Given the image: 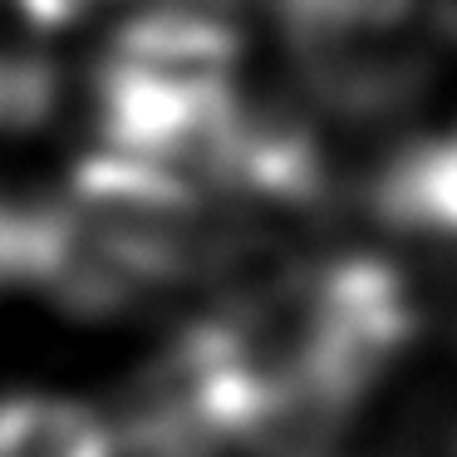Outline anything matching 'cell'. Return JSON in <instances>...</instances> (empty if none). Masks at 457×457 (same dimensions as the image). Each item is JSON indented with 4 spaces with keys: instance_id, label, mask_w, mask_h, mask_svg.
Masks as SVG:
<instances>
[{
    "instance_id": "6da1fadb",
    "label": "cell",
    "mask_w": 457,
    "mask_h": 457,
    "mask_svg": "<svg viewBox=\"0 0 457 457\" xmlns=\"http://www.w3.org/2000/svg\"><path fill=\"white\" fill-rule=\"evenodd\" d=\"M237 30L207 5H158L129 21L94 74L104 143L119 158L197 172L237 104Z\"/></svg>"
},
{
    "instance_id": "7a4b0ae2",
    "label": "cell",
    "mask_w": 457,
    "mask_h": 457,
    "mask_svg": "<svg viewBox=\"0 0 457 457\" xmlns=\"http://www.w3.org/2000/svg\"><path fill=\"white\" fill-rule=\"evenodd\" d=\"M374 212L398 231L457 237V129L408 143L378 172Z\"/></svg>"
},
{
    "instance_id": "3957f363",
    "label": "cell",
    "mask_w": 457,
    "mask_h": 457,
    "mask_svg": "<svg viewBox=\"0 0 457 457\" xmlns=\"http://www.w3.org/2000/svg\"><path fill=\"white\" fill-rule=\"evenodd\" d=\"M70 212L50 197H21L0 187V290L60 295L70 270Z\"/></svg>"
},
{
    "instance_id": "277c9868",
    "label": "cell",
    "mask_w": 457,
    "mask_h": 457,
    "mask_svg": "<svg viewBox=\"0 0 457 457\" xmlns=\"http://www.w3.org/2000/svg\"><path fill=\"white\" fill-rule=\"evenodd\" d=\"M0 457H113L99 418L60 398L0 403Z\"/></svg>"
},
{
    "instance_id": "5b68a950",
    "label": "cell",
    "mask_w": 457,
    "mask_h": 457,
    "mask_svg": "<svg viewBox=\"0 0 457 457\" xmlns=\"http://www.w3.org/2000/svg\"><path fill=\"white\" fill-rule=\"evenodd\" d=\"M300 45L378 40L418 11V0H276Z\"/></svg>"
}]
</instances>
